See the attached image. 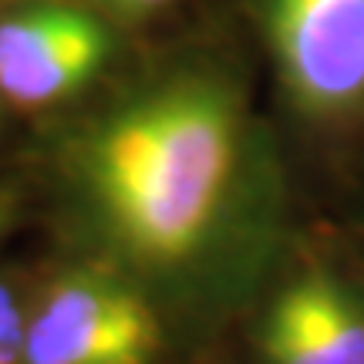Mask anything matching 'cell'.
<instances>
[{
	"instance_id": "3",
	"label": "cell",
	"mask_w": 364,
	"mask_h": 364,
	"mask_svg": "<svg viewBox=\"0 0 364 364\" xmlns=\"http://www.w3.org/2000/svg\"><path fill=\"white\" fill-rule=\"evenodd\" d=\"M287 95L307 118L364 112V0H263Z\"/></svg>"
},
{
	"instance_id": "8",
	"label": "cell",
	"mask_w": 364,
	"mask_h": 364,
	"mask_svg": "<svg viewBox=\"0 0 364 364\" xmlns=\"http://www.w3.org/2000/svg\"><path fill=\"white\" fill-rule=\"evenodd\" d=\"M0 220H4V196H0Z\"/></svg>"
},
{
	"instance_id": "7",
	"label": "cell",
	"mask_w": 364,
	"mask_h": 364,
	"mask_svg": "<svg viewBox=\"0 0 364 364\" xmlns=\"http://www.w3.org/2000/svg\"><path fill=\"white\" fill-rule=\"evenodd\" d=\"M112 7L118 11H129V14H145V11H156V7H166L169 0H108Z\"/></svg>"
},
{
	"instance_id": "1",
	"label": "cell",
	"mask_w": 364,
	"mask_h": 364,
	"mask_svg": "<svg viewBox=\"0 0 364 364\" xmlns=\"http://www.w3.org/2000/svg\"><path fill=\"white\" fill-rule=\"evenodd\" d=\"M240 145V108L209 75L139 91L91 129L81 179L105 230L149 267L189 260L220 220Z\"/></svg>"
},
{
	"instance_id": "2",
	"label": "cell",
	"mask_w": 364,
	"mask_h": 364,
	"mask_svg": "<svg viewBox=\"0 0 364 364\" xmlns=\"http://www.w3.org/2000/svg\"><path fill=\"white\" fill-rule=\"evenodd\" d=\"M162 327L152 304L112 273L58 277L27 317L24 364H152Z\"/></svg>"
},
{
	"instance_id": "5",
	"label": "cell",
	"mask_w": 364,
	"mask_h": 364,
	"mask_svg": "<svg viewBox=\"0 0 364 364\" xmlns=\"http://www.w3.org/2000/svg\"><path fill=\"white\" fill-rule=\"evenodd\" d=\"M260 351L267 364H364V300L334 273H300L263 314Z\"/></svg>"
},
{
	"instance_id": "4",
	"label": "cell",
	"mask_w": 364,
	"mask_h": 364,
	"mask_svg": "<svg viewBox=\"0 0 364 364\" xmlns=\"http://www.w3.org/2000/svg\"><path fill=\"white\" fill-rule=\"evenodd\" d=\"M112 54L105 24L78 7H27L0 17V95L24 108L61 102Z\"/></svg>"
},
{
	"instance_id": "6",
	"label": "cell",
	"mask_w": 364,
	"mask_h": 364,
	"mask_svg": "<svg viewBox=\"0 0 364 364\" xmlns=\"http://www.w3.org/2000/svg\"><path fill=\"white\" fill-rule=\"evenodd\" d=\"M27 317L17 307L11 287L0 284V364H24Z\"/></svg>"
}]
</instances>
